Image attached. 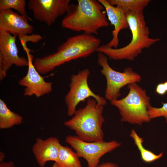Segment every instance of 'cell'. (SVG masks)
<instances>
[{
  "instance_id": "obj_17",
  "label": "cell",
  "mask_w": 167,
  "mask_h": 167,
  "mask_svg": "<svg viewBox=\"0 0 167 167\" xmlns=\"http://www.w3.org/2000/svg\"><path fill=\"white\" fill-rule=\"evenodd\" d=\"M130 136L133 139L140 152L141 158L144 162L147 163H151L160 159L163 156V152L156 154L145 148L143 145V138L140 137L134 129L131 130Z\"/></svg>"
},
{
  "instance_id": "obj_22",
  "label": "cell",
  "mask_w": 167,
  "mask_h": 167,
  "mask_svg": "<svg viewBox=\"0 0 167 167\" xmlns=\"http://www.w3.org/2000/svg\"><path fill=\"white\" fill-rule=\"evenodd\" d=\"M156 92L161 96L165 94L167 92V81L158 84L156 87Z\"/></svg>"
},
{
  "instance_id": "obj_15",
  "label": "cell",
  "mask_w": 167,
  "mask_h": 167,
  "mask_svg": "<svg viewBox=\"0 0 167 167\" xmlns=\"http://www.w3.org/2000/svg\"><path fill=\"white\" fill-rule=\"evenodd\" d=\"M23 118L7 107L5 102L0 99V129L10 128L23 122Z\"/></svg>"
},
{
  "instance_id": "obj_5",
  "label": "cell",
  "mask_w": 167,
  "mask_h": 167,
  "mask_svg": "<svg viewBox=\"0 0 167 167\" xmlns=\"http://www.w3.org/2000/svg\"><path fill=\"white\" fill-rule=\"evenodd\" d=\"M129 92L125 97L110 101L119 110L122 122L141 125L149 122L148 110L150 105V97L145 90L136 83L127 85Z\"/></svg>"
},
{
  "instance_id": "obj_4",
  "label": "cell",
  "mask_w": 167,
  "mask_h": 167,
  "mask_svg": "<svg viewBox=\"0 0 167 167\" xmlns=\"http://www.w3.org/2000/svg\"><path fill=\"white\" fill-rule=\"evenodd\" d=\"M104 106L95 99L89 98L84 107L76 110L73 116L65 121L64 125L74 131L81 140L88 142L104 140L102 126L105 118L102 115Z\"/></svg>"
},
{
  "instance_id": "obj_13",
  "label": "cell",
  "mask_w": 167,
  "mask_h": 167,
  "mask_svg": "<svg viewBox=\"0 0 167 167\" xmlns=\"http://www.w3.org/2000/svg\"><path fill=\"white\" fill-rule=\"evenodd\" d=\"M61 145L58 139L56 137H50L45 139L36 138L32 150L39 166L44 167L48 161L56 162Z\"/></svg>"
},
{
  "instance_id": "obj_8",
  "label": "cell",
  "mask_w": 167,
  "mask_h": 167,
  "mask_svg": "<svg viewBox=\"0 0 167 167\" xmlns=\"http://www.w3.org/2000/svg\"><path fill=\"white\" fill-rule=\"evenodd\" d=\"M65 141L75 150L79 158L82 157L86 160L88 167H96L102 156L121 145V143L115 140L86 142L77 136L71 135L67 136Z\"/></svg>"
},
{
  "instance_id": "obj_6",
  "label": "cell",
  "mask_w": 167,
  "mask_h": 167,
  "mask_svg": "<svg viewBox=\"0 0 167 167\" xmlns=\"http://www.w3.org/2000/svg\"><path fill=\"white\" fill-rule=\"evenodd\" d=\"M98 53L97 63L101 67L100 72L106 80L105 93L106 99L110 101L117 100L121 95L120 91L122 88L141 81V76L134 71L131 68H126L122 72L116 71L109 65L107 56L101 53Z\"/></svg>"
},
{
  "instance_id": "obj_18",
  "label": "cell",
  "mask_w": 167,
  "mask_h": 167,
  "mask_svg": "<svg viewBox=\"0 0 167 167\" xmlns=\"http://www.w3.org/2000/svg\"><path fill=\"white\" fill-rule=\"evenodd\" d=\"M112 6L121 7L125 13L130 11H143L151 2L150 0H107Z\"/></svg>"
},
{
  "instance_id": "obj_12",
  "label": "cell",
  "mask_w": 167,
  "mask_h": 167,
  "mask_svg": "<svg viewBox=\"0 0 167 167\" xmlns=\"http://www.w3.org/2000/svg\"><path fill=\"white\" fill-rule=\"evenodd\" d=\"M26 17L14 12L11 9L0 11V31L18 37L32 34L33 26Z\"/></svg>"
},
{
  "instance_id": "obj_9",
  "label": "cell",
  "mask_w": 167,
  "mask_h": 167,
  "mask_svg": "<svg viewBox=\"0 0 167 167\" xmlns=\"http://www.w3.org/2000/svg\"><path fill=\"white\" fill-rule=\"evenodd\" d=\"M70 0H29L28 7L35 19L48 26L52 25L59 16L66 14Z\"/></svg>"
},
{
  "instance_id": "obj_21",
  "label": "cell",
  "mask_w": 167,
  "mask_h": 167,
  "mask_svg": "<svg viewBox=\"0 0 167 167\" xmlns=\"http://www.w3.org/2000/svg\"><path fill=\"white\" fill-rule=\"evenodd\" d=\"M23 49L27 47L26 43L28 41L37 42L42 39V37L39 34L25 35L19 37Z\"/></svg>"
},
{
  "instance_id": "obj_10",
  "label": "cell",
  "mask_w": 167,
  "mask_h": 167,
  "mask_svg": "<svg viewBox=\"0 0 167 167\" xmlns=\"http://www.w3.org/2000/svg\"><path fill=\"white\" fill-rule=\"evenodd\" d=\"M16 36L0 31V79L3 80L6 73L14 65L19 67L28 66V59L20 57L16 43Z\"/></svg>"
},
{
  "instance_id": "obj_24",
  "label": "cell",
  "mask_w": 167,
  "mask_h": 167,
  "mask_svg": "<svg viewBox=\"0 0 167 167\" xmlns=\"http://www.w3.org/2000/svg\"><path fill=\"white\" fill-rule=\"evenodd\" d=\"M0 167H15L14 163L12 161L2 162L0 163Z\"/></svg>"
},
{
  "instance_id": "obj_16",
  "label": "cell",
  "mask_w": 167,
  "mask_h": 167,
  "mask_svg": "<svg viewBox=\"0 0 167 167\" xmlns=\"http://www.w3.org/2000/svg\"><path fill=\"white\" fill-rule=\"evenodd\" d=\"M52 167H82L76 152L67 146L61 145L58 161Z\"/></svg>"
},
{
  "instance_id": "obj_23",
  "label": "cell",
  "mask_w": 167,
  "mask_h": 167,
  "mask_svg": "<svg viewBox=\"0 0 167 167\" xmlns=\"http://www.w3.org/2000/svg\"><path fill=\"white\" fill-rule=\"evenodd\" d=\"M96 167H120L117 164L110 162H103Z\"/></svg>"
},
{
  "instance_id": "obj_1",
  "label": "cell",
  "mask_w": 167,
  "mask_h": 167,
  "mask_svg": "<svg viewBox=\"0 0 167 167\" xmlns=\"http://www.w3.org/2000/svg\"><path fill=\"white\" fill-rule=\"evenodd\" d=\"M101 40L93 35L83 33L70 37L59 45L57 51L33 62L40 74H45L66 62L87 57L96 52Z\"/></svg>"
},
{
  "instance_id": "obj_3",
  "label": "cell",
  "mask_w": 167,
  "mask_h": 167,
  "mask_svg": "<svg viewBox=\"0 0 167 167\" xmlns=\"http://www.w3.org/2000/svg\"><path fill=\"white\" fill-rule=\"evenodd\" d=\"M126 15L132 34L130 42L119 48L108 47L105 45H100L96 52L101 53L114 60L132 61L142 53L143 49L148 48L160 40V38L149 37V30L145 20L143 11H130Z\"/></svg>"
},
{
  "instance_id": "obj_14",
  "label": "cell",
  "mask_w": 167,
  "mask_h": 167,
  "mask_svg": "<svg viewBox=\"0 0 167 167\" xmlns=\"http://www.w3.org/2000/svg\"><path fill=\"white\" fill-rule=\"evenodd\" d=\"M98 0L104 7L108 19L114 26L112 32L113 37L105 45L108 47L117 48L119 42V32L129 27L126 13L121 7L112 5L107 0Z\"/></svg>"
},
{
  "instance_id": "obj_7",
  "label": "cell",
  "mask_w": 167,
  "mask_h": 167,
  "mask_svg": "<svg viewBox=\"0 0 167 167\" xmlns=\"http://www.w3.org/2000/svg\"><path fill=\"white\" fill-rule=\"evenodd\" d=\"M90 74L89 70L85 69L71 76L70 90L65 98L67 106V114L69 116L73 115L77 105L80 102L90 97H93L99 105L104 106L106 104L105 99L95 94L89 87L88 79Z\"/></svg>"
},
{
  "instance_id": "obj_25",
  "label": "cell",
  "mask_w": 167,
  "mask_h": 167,
  "mask_svg": "<svg viewBox=\"0 0 167 167\" xmlns=\"http://www.w3.org/2000/svg\"><path fill=\"white\" fill-rule=\"evenodd\" d=\"M5 157V155L4 153L2 152H0V161L2 162L3 161V160Z\"/></svg>"
},
{
  "instance_id": "obj_11",
  "label": "cell",
  "mask_w": 167,
  "mask_h": 167,
  "mask_svg": "<svg viewBox=\"0 0 167 167\" xmlns=\"http://www.w3.org/2000/svg\"><path fill=\"white\" fill-rule=\"evenodd\" d=\"M24 51L28 60V70L26 75L19 82L20 85L25 87L24 96L34 95L39 98L49 93L52 89V83L45 81L36 69L33 62V56L30 54L31 50L28 48Z\"/></svg>"
},
{
  "instance_id": "obj_20",
  "label": "cell",
  "mask_w": 167,
  "mask_h": 167,
  "mask_svg": "<svg viewBox=\"0 0 167 167\" xmlns=\"http://www.w3.org/2000/svg\"><path fill=\"white\" fill-rule=\"evenodd\" d=\"M162 106L160 108L150 106L148 110V113L151 119L162 117L165 118L167 122V103L162 102Z\"/></svg>"
},
{
  "instance_id": "obj_2",
  "label": "cell",
  "mask_w": 167,
  "mask_h": 167,
  "mask_svg": "<svg viewBox=\"0 0 167 167\" xmlns=\"http://www.w3.org/2000/svg\"><path fill=\"white\" fill-rule=\"evenodd\" d=\"M105 9L98 0H78L77 4H71L62 20L61 27L74 32L97 35L100 28L109 25Z\"/></svg>"
},
{
  "instance_id": "obj_19",
  "label": "cell",
  "mask_w": 167,
  "mask_h": 167,
  "mask_svg": "<svg viewBox=\"0 0 167 167\" xmlns=\"http://www.w3.org/2000/svg\"><path fill=\"white\" fill-rule=\"evenodd\" d=\"M25 7V0H0V11L14 9L20 15L26 17L29 20L32 21V19L27 14Z\"/></svg>"
}]
</instances>
